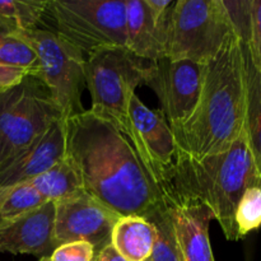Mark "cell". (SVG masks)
I'll return each instance as SVG.
<instances>
[{
	"label": "cell",
	"mask_w": 261,
	"mask_h": 261,
	"mask_svg": "<svg viewBox=\"0 0 261 261\" xmlns=\"http://www.w3.org/2000/svg\"><path fill=\"white\" fill-rule=\"evenodd\" d=\"M65 155L86 193L119 216L149 219L162 205L157 182L126 135L84 110L66 119Z\"/></svg>",
	"instance_id": "1"
},
{
	"label": "cell",
	"mask_w": 261,
	"mask_h": 261,
	"mask_svg": "<svg viewBox=\"0 0 261 261\" xmlns=\"http://www.w3.org/2000/svg\"><path fill=\"white\" fill-rule=\"evenodd\" d=\"M246 79L241 40L232 33L204 69L198 105L188 121L172 130L177 149L194 160L223 153L244 130Z\"/></svg>",
	"instance_id": "2"
},
{
	"label": "cell",
	"mask_w": 261,
	"mask_h": 261,
	"mask_svg": "<svg viewBox=\"0 0 261 261\" xmlns=\"http://www.w3.org/2000/svg\"><path fill=\"white\" fill-rule=\"evenodd\" d=\"M165 177L200 198L213 212L226 239L239 241L234 213L240 199L249 188L261 186L245 130L226 152L194 160L177 149L172 168L158 180Z\"/></svg>",
	"instance_id": "3"
},
{
	"label": "cell",
	"mask_w": 261,
	"mask_h": 261,
	"mask_svg": "<svg viewBox=\"0 0 261 261\" xmlns=\"http://www.w3.org/2000/svg\"><path fill=\"white\" fill-rule=\"evenodd\" d=\"M149 63L126 47L101 48L88 55L84 63L86 86L92 97L89 110L114 124L129 139L132 138L130 99L135 89L144 84Z\"/></svg>",
	"instance_id": "4"
},
{
	"label": "cell",
	"mask_w": 261,
	"mask_h": 261,
	"mask_svg": "<svg viewBox=\"0 0 261 261\" xmlns=\"http://www.w3.org/2000/svg\"><path fill=\"white\" fill-rule=\"evenodd\" d=\"M60 119V107L36 76L0 94V171Z\"/></svg>",
	"instance_id": "5"
},
{
	"label": "cell",
	"mask_w": 261,
	"mask_h": 261,
	"mask_svg": "<svg viewBox=\"0 0 261 261\" xmlns=\"http://www.w3.org/2000/svg\"><path fill=\"white\" fill-rule=\"evenodd\" d=\"M234 33L223 0H177L172 13L167 58L206 65Z\"/></svg>",
	"instance_id": "6"
},
{
	"label": "cell",
	"mask_w": 261,
	"mask_h": 261,
	"mask_svg": "<svg viewBox=\"0 0 261 261\" xmlns=\"http://www.w3.org/2000/svg\"><path fill=\"white\" fill-rule=\"evenodd\" d=\"M56 33L88 55L106 47H126L125 0L48 2Z\"/></svg>",
	"instance_id": "7"
},
{
	"label": "cell",
	"mask_w": 261,
	"mask_h": 261,
	"mask_svg": "<svg viewBox=\"0 0 261 261\" xmlns=\"http://www.w3.org/2000/svg\"><path fill=\"white\" fill-rule=\"evenodd\" d=\"M15 33L36 53L40 63L37 78L53 94L64 117L69 119L84 111L82 91L86 87L83 53L56 32L35 30Z\"/></svg>",
	"instance_id": "8"
},
{
	"label": "cell",
	"mask_w": 261,
	"mask_h": 261,
	"mask_svg": "<svg viewBox=\"0 0 261 261\" xmlns=\"http://www.w3.org/2000/svg\"><path fill=\"white\" fill-rule=\"evenodd\" d=\"M205 65L165 58L147 66L144 84L154 91L171 130L182 126L193 115L203 87Z\"/></svg>",
	"instance_id": "9"
},
{
	"label": "cell",
	"mask_w": 261,
	"mask_h": 261,
	"mask_svg": "<svg viewBox=\"0 0 261 261\" xmlns=\"http://www.w3.org/2000/svg\"><path fill=\"white\" fill-rule=\"evenodd\" d=\"M157 185L184 261H216L209 241V224L214 219L211 208L171 178H161Z\"/></svg>",
	"instance_id": "10"
},
{
	"label": "cell",
	"mask_w": 261,
	"mask_h": 261,
	"mask_svg": "<svg viewBox=\"0 0 261 261\" xmlns=\"http://www.w3.org/2000/svg\"><path fill=\"white\" fill-rule=\"evenodd\" d=\"M119 216L86 191L55 201L54 241L63 244L86 241L93 246L96 256L111 244V233Z\"/></svg>",
	"instance_id": "11"
},
{
	"label": "cell",
	"mask_w": 261,
	"mask_h": 261,
	"mask_svg": "<svg viewBox=\"0 0 261 261\" xmlns=\"http://www.w3.org/2000/svg\"><path fill=\"white\" fill-rule=\"evenodd\" d=\"M129 120L132 126L130 142L157 182L175 162L177 152L175 135L165 116L148 109L137 94L130 99Z\"/></svg>",
	"instance_id": "12"
},
{
	"label": "cell",
	"mask_w": 261,
	"mask_h": 261,
	"mask_svg": "<svg viewBox=\"0 0 261 261\" xmlns=\"http://www.w3.org/2000/svg\"><path fill=\"white\" fill-rule=\"evenodd\" d=\"M55 203L46 201L0 228V254L50 256L56 249L54 241Z\"/></svg>",
	"instance_id": "13"
},
{
	"label": "cell",
	"mask_w": 261,
	"mask_h": 261,
	"mask_svg": "<svg viewBox=\"0 0 261 261\" xmlns=\"http://www.w3.org/2000/svg\"><path fill=\"white\" fill-rule=\"evenodd\" d=\"M65 149L66 119H60L0 171V188L14 186L37 177L63 160Z\"/></svg>",
	"instance_id": "14"
},
{
	"label": "cell",
	"mask_w": 261,
	"mask_h": 261,
	"mask_svg": "<svg viewBox=\"0 0 261 261\" xmlns=\"http://www.w3.org/2000/svg\"><path fill=\"white\" fill-rule=\"evenodd\" d=\"M126 48L145 61L167 58L171 25L155 22L145 0H125Z\"/></svg>",
	"instance_id": "15"
},
{
	"label": "cell",
	"mask_w": 261,
	"mask_h": 261,
	"mask_svg": "<svg viewBox=\"0 0 261 261\" xmlns=\"http://www.w3.org/2000/svg\"><path fill=\"white\" fill-rule=\"evenodd\" d=\"M157 229L139 216H121L111 233V245L126 261H147L153 251Z\"/></svg>",
	"instance_id": "16"
},
{
	"label": "cell",
	"mask_w": 261,
	"mask_h": 261,
	"mask_svg": "<svg viewBox=\"0 0 261 261\" xmlns=\"http://www.w3.org/2000/svg\"><path fill=\"white\" fill-rule=\"evenodd\" d=\"M242 43L246 79V111L244 130L257 171L261 176V71L250 55L249 46Z\"/></svg>",
	"instance_id": "17"
},
{
	"label": "cell",
	"mask_w": 261,
	"mask_h": 261,
	"mask_svg": "<svg viewBox=\"0 0 261 261\" xmlns=\"http://www.w3.org/2000/svg\"><path fill=\"white\" fill-rule=\"evenodd\" d=\"M45 201H59L83 191V182L78 170L66 155L63 160L27 181Z\"/></svg>",
	"instance_id": "18"
},
{
	"label": "cell",
	"mask_w": 261,
	"mask_h": 261,
	"mask_svg": "<svg viewBox=\"0 0 261 261\" xmlns=\"http://www.w3.org/2000/svg\"><path fill=\"white\" fill-rule=\"evenodd\" d=\"M45 203L28 182L0 188V228Z\"/></svg>",
	"instance_id": "19"
},
{
	"label": "cell",
	"mask_w": 261,
	"mask_h": 261,
	"mask_svg": "<svg viewBox=\"0 0 261 261\" xmlns=\"http://www.w3.org/2000/svg\"><path fill=\"white\" fill-rule=\"evenodd\" d=\"M47 7L46 0H0V18L13 22L19 31L35 30Z\"/></svg>",
	"instance_id": "20"
},
{
	"label": "cell",
	"mask_w": 261,
	"mask_h": 261,
	"mask_svg": "<svg viewBox=\"0 0 261 261\" xmlns=\"http://www.w3.org/2000/svg\"><path fill=\"white\" fill-rule=\"evenodd\" d=\"M148 221L154 224L157 229V237L152 254L147 261H184L173 234L170 217L163 203Z\"/></svg>",
	"instance_id": "21"
},
{
	"label": "cell",
	"mask_w": 261,
	"mask_h": 261,
	"mask_svg": "<svg viewBox=\"0 0 261 261\" xmlns=\"http://www.w3.org/2000/svg\"><path fill=\"white\" fill-rule=\"evenodd\" d=\"M0 64L22 69L28 75L37 78L40 70L38 58L33 48L13 31L0 43Z\"/></svg>",
	"instance_id": "22"
},
{
	"label": "cell",
	"mask_w": 261,
	"mask_h": 261,
	"mask_svg": "<svg viewBox=\"0 0 261 261\" xmlns=\"http://www.w3.org/2000/svg\"><path fill=\"white\" fill-rule=\"evenodd\" d=\"M239 240L261 227V186H252L244 193L234 213Z\"/></svg>",
	"instance_id": "23"
},
{
	"label": "cell",
	"mask_w": 261,
	"mask_h": 261,
	"mask_svg": "<svg viewBox=\"0 0 261 261\" xmlns=\"http://www.w3.org/2000/svg\"><path fill=\"white\" fill-rule=\"evenodd\" d=\"M251 3L252 0L227 2L223 0L228 17L233 25L234 33L244 43H249L251 32Z\"/></svg>",
	"instance_id": "24"
},
{
	"label": "cell",
	"mask_w": 261,
	"mask_h": 261,
	"mask_svg": "<svg viewBox=\"0 0 261 261\" xmlns=\"http://www.w3.org/2000/svg\"><path fill=\"white\" fill-rule=\"evenodd\" d=\"M96 252L93 246L86 241L63 244L54 250L50 261H94Z\"/></svg>",
	"instance_id": "25"
},
{
	"label": "cell",
	"mask_w": 261,
	"mask_h": 261,
	"mask_svg": "<svg viewBox=\"0 0 261 261\" xmlns=\"http://www.w3.org/2000/svg\"><path fill=\"white\" fill-rule=\"evenodd\" d=\"M246 45L252 61L261 71V0H252L251 3V32Z\"/></svg>",
	"instance_id": "26"
},
{
	"label": "cell",
	"mask_w": 261,
	"mask_h": 261,
	"mask_svg": "<svg viewBox=\"0 0 261 261\" xmlns=\"http://www.w3.org/2000/svg\"><path fill=\"white\" fill-rule=\"evenodd\" d=\"M27 75L22 69L0 64V94L17 87Z\"/></svg>",
	"instance_id": "27"
},
{
	"label": "cell",
	"mask_w": 261,
	"mask_h": 261,
	"mask_svg": "<svg viewBox=\"0 0 261 261\" xmlns=\"http://www.w3.org/2000/svg\"><path fill=\"white\" fill-rule=\"evenodd\" d=\"M96 261H126L116 250L114 249L111 244L105 247L101 252L96 256Z\"/></svg>",
	"instance_id": "28"
},
{
	"label": "cell",
	"mask_w": 261,
	"mask_h": 261,
	"mask_svg": "<svg viewBox=\"0 0 261 261\" xmlns=\"http://www.w3.org/2000/svg\"><path fill=\"white\" fill-rule=\"evenodd\" d=\"M15 30H17V27L14 25V23L8 19H4V18H0V43L9 33H12Z\"/></svg>",
	"instance_id": "29"
},
{
	"label": "cell",
	"mask_w": 261,
	"mask_h": 261,
	"mask_svg": "<svg viewBox=\"0 0 261 261\" xmlns=\"http://www.w3.org/2000/svg\"><path fill=\"white\" fill-rule=\"evenodd\" d=\"M38 261H50V256H46V257H40Z\"/></svg>",
	"instance_id": "30"
},
{
	"label": "cell",
	"mask_w": 261,
	"mask_h": 261,
	"mask_svg": "<svg viewBox=\"0 0 261 261\" xmlns=\"http://www.w3.org/2000/svg\"><path fill=\"white\" fill-rule=\"evenodd\" d=\"M94 261H96V259H94Z\"/></svg>",
	"instance_id": "31"
}]
</instances>
